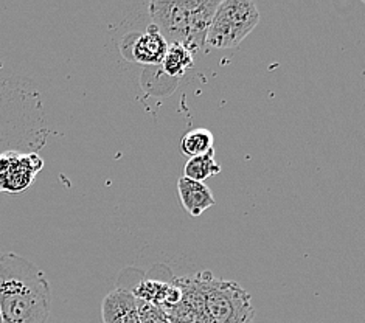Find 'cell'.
Masks as SVG:
<instances>
[{
    "label": "cell",
    "mask_w": 365,
    "mask_h": 323,
    "mask_svg": "<svg viewBox=\"0 0 365 323\" xmlns=\"http://www.w3.org/2000/svg\"><path fill=\"white\" fill-rule=\"evenodd\" d=\"M0 323H4V319H2V311H0Z\"/></svg>",
    "instance_id": "obj_14"
},
{
    "label": "cell",
    "mask_w": 365,
    "mask_h": 323,
    "mask_svg": "<svg viewBox=\"0 0 365 323\" xmlns=\"http://www.w3.org/2000/svg\"><path fill=\"white\" fill-rule=\"evenodd\" d=\"M259 21L258 8L249 0H224L218 4L210 27L207 31L205 46L215 50L238 47L255 30Z\"/></svg>",
    "instance_id": "obj_4"
},
{
    "label": "cell",
    "mask_w": 365,
    "mask_h": 323,
    "mask_svg": "<svg viewBox=\"0 0 365 323\" xmlns=\"http://www.w3.org/2000/svg\"><path fill=\"white\" fill-rule=\"evenodd\" d=\"M220 2L185 0V2H151L150 16L168 43H180L193 53L205 46L208 27Z\"/></svg>",
    "instance_id": "obj_3"
},
{
    "label": "cell",
    "mask_w": 365,
    "mask_h": 323,
    "mask_svg": "<svg viewBox=\"0 0 365 323\" xmlns=\"http://www.w3.org/2000/svg\"><path fill=\"white\" fill-rule=\"evenodd\" d=\"M135 299L143 300L146 303H151L163 311L175 307L182 299L180 287L175 282H160L153 280V278H146L140 283H137L133 291Z\"/></svg>",
    "instance_id": "obj_8"
},
{
    "label": "cell",
    "mask_w": 365,
    "mask_h": 323,
    "mask_svg": "<svg viewBox=\"0 0 365 323\" xmlns=\"http://www.w3.org/2000/svg\"><path fill=\"white\" fill-rule=\"evenodd\" d=\"M51 289L46 274L13 252L0 253V311L4 323H46Z\"/></svg>",
    "instance_id": "obj_2"
},
{
    "label": "cell",
    "mask_w": 365,
    "mask_h": 323,
    "mask_svg": "<svg viewBox=\"0 0 365 323\" xmlns=\"http://www.w3.org/2000/svg\"><path fill=\"white\" fill-rule=\"evenodd\" d=\"M178 191L182 205H184L191 216H201L205 210L215 205V196L212 190L204 182L191 180L182 176L178 180Z\"/></svg>",
    "instance_id": "obj_9"
},
{
    "label": "cell",
    "mask_w": 365,
    "mask_h": 323,
    "mask_svg": "<svg viewBox=\"0 0 365 323\" xmlns=\"http://www.w3.org/2000/svg\"><path fill=\"white\" fill-rule=\"evenodd\" d=\"M195 53L180 43H170L167 55L162 61V71L168 76H184L188 68L193 67Z\"/></svg>",
    "instance_id": "obj_10"
},
{
    "label": "cell",
    "mask_w": 365,
    "mask_h": 323,
    "mask_svg": "<svg viewBox=\"0 0 365 323\" xmlns=\"http://www.w3.org/2000/svg\"><path fill=\"white\" fill-rule=\"evenodd\" d=\"M44 168L38 153L5 151L0 154V191L17 195L27 191Z\"/></svg>",
    "instance_id": "obj_5"
},
{
    "label": "cell",
    "mask_w": 365,
    "mask_h": 323,
    "mask_svg": "<svg viewBox=\"0 0 365 323\" xmlns=\"http://www.w3.org/2000/svg\"><path fill=\"white\" fill-rule=\"evenodd\" d=\"M137 309L140 323H170L167 312L151 303L137 299Z\"/></svg>",
    "instance_id": "obj_13"
},
{
    "label": "cell",
    "mask_w": 365,
    "mask_h": 323,
    "mask_svg": "<svg viewBox=\"0 0 365 323\" xmlns=\"http://www.w3.org/2000/svg\"><path fill=\"white\" fill-rule=\"evenodd\" d=\"M170 43L155 25H150L145 33L137 34L131 46V55L135 63L145 66H159L167 55Z\"/></svg>",
    "instance_id": "obj_7"
},
{
    "label": "cell",
    "mask_w": 365,
    "mask_h": 323,
    "mask_svg": "<svg viewBox=\"0 0 365 323\" xmlns=\"http://www.w3.org/2000/svg\"><path fill=\"white\" fill-rule=\"evenodd\" d=\"M101 314L104 323H140L137 299L125 287H118L104 297Z\"/></svg>",
    "instance_id": "obj_6"
},
{
    "label": "cell",
    "mask_w": 365,
    "mask_h": 323,
    "mask_svg": "<svg viewBox=\"0 0 365 323\" xmlns=\"http://www.w3.org/2000/svg\"><path fill=\"white\" fill-rule=\"evenodd\" d=\"M215 146V135L212 130L205 128L191 129L182 137L180 151L188 157H196L212 151Z\"/></svg>",
    "instance_id": "obj_12"
},
{
    "label": "cell",
    "mask_w": 365,
    "mask_h": 323,
    "mask_svg": "<svg viewBox=\"0 0 365 323\" xmlns=\"http://www.w3.org/2000/svg\"><path fill=\"white\" fill-rule=\"evenodd\" d=\"M182 299L168 308L170 323H254L250 294L238 283L221 280L210 270L173 278Z\"/></svg>",
    "instance_id": "obj_1"
},
{
    "label": "cell",
    "mask_w": 365,
    "mask_h": 323,
    "mask_svg": "<svg viewBox=\"0 0 365 323\" xmlns=\"http://www.w3.org/2000/svg\"><path fill=\"white\" fill-rule=\"evenodd\" d=\"M220 173L221 167L220 163L215 160V150L208 151L202 155L190 157L184 168V176L197 182H205L207 179H210Z\"/></svg>",
    "instance_id": "obj_11"
}]
</instances>
